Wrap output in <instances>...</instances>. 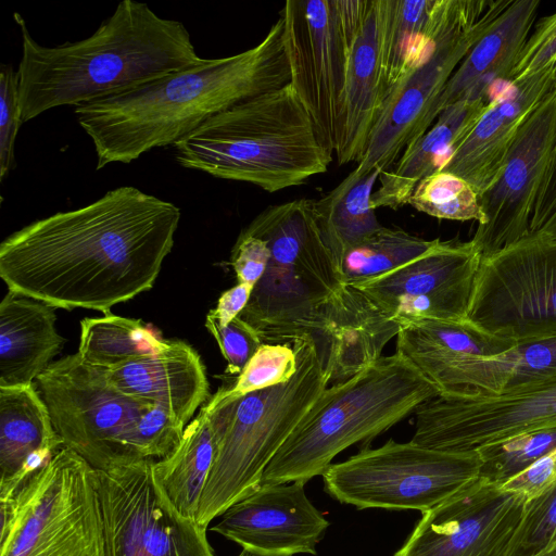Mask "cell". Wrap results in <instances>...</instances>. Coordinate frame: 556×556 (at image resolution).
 I'll return each instance as SVG.
<instances>
[{
  "label": "cell",
  "mask_w": 556,
  "mask_h": 556,
  "mask_svg": "<svg viewBox=\"0 0 556 556\" xmlns=\"http://www.w3.org/2000/svg\"><path fill=\"white\" fill-rule=\"evenodd\" d=\"M167 340L157 338L140 319L106 313L80 321L78 353L87 363L114 368L159 353Z\"/></svg>",
  "instance_id": "33"
},
{
  "label": "cell",
  "mask_w": 556,
  "mask_h": 556,
  "mask_svg": "<svg viewBox=\"0 0 556 556\" xmlns=\"http://www.w3.org/2000/svg\"><path fill=\"white\" fill-rule=\"evenodd\" d=\"M291 81L282 15L255 47L75 106L97 169L174 146L213 115Z\"/></svg>",
  "instance_id": "2"
},
{
  "label": "cell",
  "mask_w": 556,
  "mask_h": 556,
  "mask_svg": "<svg viewBox=\"0 0 556 556\" xmlns=\"http://www.w3.org/2000/svg\"><path fill=\"white\" fill-rule=\"evenodd\" d=\"M291 85L317 137L336 153L343 114L348 45L336 0H288L280 11Z\"/></svg>",
  "instance_id": "15"
},
{
  "label": "cell",
  "mask_w": 556,
  "mask_h": 556,
  "mask_svg": "<svg viewBox=\"0 0 556 556\" xmlns=\"http://www.w3.org/2000/svg\"><path fill=\"white\" fill-rule=\"evenodd\" d=\"M295 481L261 484L231 505L212 530L255 556L316 554L328 520Z\"/></svg>",
  "instance_id": "19"
},
{
  "label": "cell",
  "mask_w": 556,
  "mask_h": 556,
  "mask_svg": "<svg viewBox=\"0 0 556 556\" xmlns=\"http://www.w3.org/2000/svg\"><path fill=\"white\" fill-rule=\"evenodd\" d=\"M556 483V447L521 473L501 485L504 490L522 493L530 501Z\"/></svg>",
  "instance_id": "43"
},
{
  "label": "cell",
  "mask_w": 556,
  "mask_h": 556,
  "mask_svg": "<svg viewBox=\"0 0 556 556\" xmlns=\"http://www.w3.org/2000/svg\"><path fill=\"white\" fill-rule=\"evenodd\" d=\"M410 442L470 453L511 438L556 427V386L520 394L442 391L416 410Z\"/></svg>",
  "instance_id": "14"
},
{
  "label": "cell",
  "mask_w": 556,
  "mask_h": 556,
  "mask_svg": "<svg viewBox=\"0 0 556 556\" xmlns=\"http://www.w3.org/2000/svg\"><path fill=\"white\" fill-rule=\"evenodd\" d=\"M55 307L8 291L0 304V387L35 383L65 339L55 329Z\"/></svg>",
  "instance_id": "28"
},
{
  "label": "cell",
  "mask_w": 556,
  "mask_h": 556,
  "mask_svg": "<svg viewBox=\"0 0 556 556\" xmlns=\"http://www.w3.org/2000/svg\"><path fill=\"white\" fill-rule=\"evenodd\" d=\"M540 4V0H510L450 77L428 113L427 130L446 108L459 101L490 98L494 85L508 84Z\"/></svg>",
  "instance_id": "22"
},
{
  "label": "cell",
  "mask_w": 556,
  "mask_h": 556,
  "mask_svg": "<svg viewBox=\"0 0 556 556\" xmlns=\"http://www.w3.org/2000/svg\"><path fill=\"white\" fill-rule=\"evenodd\" d=\"M481 255L472 241H440L429 253L353 287L401 326L467 320Z\"/></svg>",
  "instance_id": "17"
},
{
  "label": "cell",
  "mask_w": 556,
  "mask_h": 556,
  "mask_svg": "<svg viewBox=\"0 0 556 556\" xmlns=\"http://www.w3.org/2000/svg\"><path fill=\"white\" fill-rule=\"evenodd\" d=\"M528 503L522 493L479 478L424 513L393 556H508Z\"/></svg>",
  "instance_id": "16"
},
{
  "label": "cell",
  "mask_w": 556,
  "mask_h": 556,
  "mask_svg": "<svg viewBox=\"0 0 556 556\" xmlns=\"http://www.w3.org/2000/svg\"><path fill=\"white\" fill-rule=\"evenodd\" d=\"M173 148L185 168L267 192L299 186L332 161L291 83L213 115Z\"/></svg>",
  "instance_id": "4"
},
{
  "label": "cell",
  "mask_w": 556,
  "mask_h": 556,
  "mask_svg": "<svg viewBox=\"0 0 556 556\" xmlns=\"http://www.w3.org/2000/svg\"><path fill=\"white\" fill-rule=\"evenodd\" d=\"M556 211V140L548 165L539 187L530 220V233L535 235Z\"/></svg>",
  "instance_id": "44"
},
{
  "label": "cell",
  "mask_w": 556,
  "mask_h": 556,
  "mask_svg": "<svg viewBox=\"0 0 556 556\" xmlns=\"http://www.w3.org/2000/svg\"><path fill=\"white\" fill-rule=\"evenodd\" d=\"M125 393L166 409L187 426L210 400V383L199 353L181 340H167L156 354L109 369Z\"/></svg>",
  "instance_id": "25"
},
{
  "label": "cell",
  "mask_w": 556,
  "mask_h": 556,
  "mask_svg": "<svg viewBox=\"0 0 556 556\" xmlns=\"http://www.w3.org/2000/svg\"><path fill=\"white\" fill-rule=\"evenodd\" d=\"M22 35L17 67L22 122L63 105H80L199 65L191 36L147 3L121 1L86 39L45 47L14 13Z\"/></svg>",
  "instance_id": "3"
},
{
  "label": "cell",
  "mask_w": 556,
  "mask_h": 556,
  "mask_svg": "<svg viewBox=\"0 0 556 556\" xmlns=\"http://www.w3.org/2000/svg\"><path fill=\"white\" fill-rule=\"evenodd\" d=\"M35 384L64 446L93 469L141 462L136 429L155 404L123 392L109 368L87 363L77 352L51 363Z\"/></svg>",
  "instance_id": "10"
},
{
  "label": "cell",
  "mask_w": 556,
  "mask_h": 556,
  "mask_svg": "<svg viewBox=\"0 0 556 556\" xmlns=\"http://www.w3.org/2000/svg\"><path fill=\"white\" fill-rule=\"evenodd\" d=\"M467 319L514 344L556 336V240L528 236L481 258Z\"/></svg>",
  "instance_id": "12"
},
{
  "label": "cell",
  "mask_w": 556,
  "mask_h": 556,
  "mask_svg": "<svg viewBox=\"0 0 556 556\" xmlns=\"http://www.w3.org/2000/svg\"><path fill=\"white\" fill-rule=\"evenodd\" d=\"M509 2L434 0L428 49L389 91L354 168L358 174L389 169L407 146L427 131L428 113L450 77Z\"/></svg>",
  "instance_id": "9"
},
{
  "label": "cell",
  "mask_w": 556,
  "mask_h": 556,
  "mask_svg": "<svg viewBox=\"0 0 556 556\" xmlns=\"http://www.w3.org/2000/svg\"><path fill=\"white\" fill-rule=\"evenodd\" d=\"M205 327L217 342L227 362L225 372L230 376H238L263 343L258 333L239 316L224 326L210 311Z\"/></svg>",
  "instance_id": "39"
},
{
  "label": "cell",
  "mask_w": 556,
  "mask_h": 556,
  "mask_svg": "<svg viewBox=\"0 0 556 556\" xmlns=\"http://www.w3.org/2000/svg\"><path fill=\"white\" fill-rule=\"evenodd\" d=\"M216 455L204 405L186 426L178 447L154 460L155 478L173 505L197 520L200 500Z\"/></svg>",
  "instance_id": "31"
},
{
  "label": "cell",
  "mask_w": 556,
  "mask_h": 556,
  "mask_svg": "<svg viewBox=\"0 0 556 556\" xmlns=\"http://www.w3.org/2000/svg\"><path fill=\"white\" fill-rule=\"evenodd\" d=\"M238 556H255V555H252L250 553L242 551Z\"/></svg>",
  "instance_id": "48"
},
{
  "label": "cell",
  "mask_w": 556,
  "mask_h": 556,
  "mask_svg": "<svg viewBox=\"0 0 556 556\" xmlns=\"http://www.w3.org/2000/svg\"><path fill=\"white\" fill-rule=\"evenodd\" d=\"M533 236H541L547 239L556 240V211L543 225V227Z\"/></svg>",
  "instance_id": "46"
},
{
  "label": "cell",
  "mask_w": 556,
  "mask_h": 556,
  "mask_svg": "<svg viewBox=\"0 0 556 556\" xmlns=\"http://www.w3.org/2000/svg\"><path fill=\"white\" fill-rule=\"evenodd\" d=\"M481 466L478 452H445L391 439L331 464L321 477L325 491L342 504L424 514L476 482Z\"/></svg>",
  "instance_id": "11"
},
{
  "label": "cell",
  "mask_w": 556,
  "mask_h": 556,
  "mask_svg": "<svg viewBox=\"0 0 556 556\" xmlns=\"http://www.w3.org/2000/svg\"><path fill=\"white\" fill-rule=\"evenodd\" d=\"M180 217L172 202L118 187L7 237L0 277L9 291L55 308L106 314L153 287Z\"/></svg>",
  "instance_id": "1"
},
{
  "label": "cell",
  "mask_w": 556,
  "mask_h": 556,
  "mask_svg": "<svg viewBox=\"0 0 556 556\" xmlns=\"http://www.w3.org/2000/svg\"><path fill=\"white\" fill-rule=\"evenodd\" d=\"M400 329L362 291L343 285L318 309L308 333L336 384L372 366Z\"/></svg>",
  "instance_id": "21"
},
{
  "label": "cell",
  "mask_w": 556,
  "mask_h": 556,
  "mask_svg": "<svg viewBox=\"0 0 556 556\" xmlns=\"http://www.w3.org/2000/svg\"><path fill=\"white\" fill-rule=\"evenodd\" d=\"M381 170L353 169L337 187L314 201L321 235L341 275L345 253L382 226L371 205L372 188Z\"/></svg>",
  "instance_id": "29"
},
{
  "label": "cell",
  "mask_w": 556,
  "mask_h": 556,
  "mask_svg": "<svg viewBox=\"0 0 556 556\" xmlns=\"http://www.w3.org/2000/svg\"><path fill=\"white\" fill-rule=\"evenodd\" d=\"M291 342L296 371L287 382L240 397L220 387L204 404L216 445L197 515L204 528L261 485L267 465L329 384L313 336Z\"/></svg>",
  "instance_id": "5"
},
{
  "label": "cell",
  "mask_w": 556,
  "mask_h": 556,
  "mask_svg": "<svg viewBox=\"0 0 556 556\" xmlns=\"http://www.w3.org/2000/svg\"><path fill=\"white\" fill-rule=\"evenodd\" d=\"M0 504V556H106L96 469L65 446Z\"/></svg>",
  "instance_id": "8"
},
{
  "label": "cell",
  "mask_w": 556,
  "mask_h": 556,
  "mask_svg": "<svg viewBox=\"0 0 556 556\" xmlns=\"http://www.w3.org/2000/svg\"><path fill=\"white\" fill-rule=\"evenodd\" d=\"M63 447L35 383L0 387V500L13 497Z\"/></svg>",
  "instance_id": "24"
},
{
  "label": "cell",
  "mask_w": 556,
  "mask_h": 556,
  "mask_svg": "<svg viewBox=\"0 0 556 556\" xmlns=\"http://www.w3.org/2000/svg\"><path fill=\"white\" fill-rule=\"evenodd\" d=\"M296 371V355L292 342L262 343L229 388L223 386L229 397L287 382Z\"/></svg>",
  "instance_id": "37"
},
{
  "label": "cell",
  "mask_w": 556,
  "mask_h": 556,
  "mask_svg": "<svg viewBox=\"0 0 556 556\" xmlns=\"http://www.w3.org/2000/svg\"><path fill=\"white\" fill-rule=\"evenodd\" d=\"M22 122L17 71L2 64L0 73V179L14 167L15 141Z\"/></svg>",
  "instance_id": "40"
},
{
  "label": "cell",
  "mask_w": 556,
  "mask_h": 556,
  "mask_svg": "<svg viewBox=\"0 0 556 556\" xmlns=\"http://www.w3.org/2000/svg\"><path fill=\"white\" fill-rule=\"evenodd\" d=\"M270 258L266 242L241 231L231 251V265L238 283L255 286L264 275Z\"/></svg>",
  "instance_id": "42"
},
{
  "label": "cell",
  "mask_w": 556,
  "mask_h": 556,
  "mask_svg": "<svg viewBox=\"0 0 556 556\" xmlns=\"http://www.w3.org/2000/svg\"><path fill=\"white\" fill-rule=\"evenodd\" d=\"M556 447V427L525 433L478 451L479 478L502 485Z\"/></svg>",
  "instance_id": "36"
},
{
  "label": "cell",
  "mask_w": 556,
  "mask_h": 556,
  "mask_svg": "<svg viewBox=\"0 0 556 556\" xmlns=\"http://www.w3.org/2000/svg\"><path fill=\"white\" fill-rule=\"evenodd\" d=\"M387 96L381 63L380 0H370L348 46L343 114L336 150L339 164L359 162Z\"/></svg>",
  "instance_id": "23"
},
{
  "label": "cell",
  "mask_w": 556,
  "mask_h": 556,
  "mask_svg": "<svg viewBox=\"0 0 556 556\" xmlns=\"http://www.w3.org/2000/svg\"><path fill=\"white\" fill-rule=\"evenodd\" d=\"M555 84V66L508 83L439 170L459 176L483 193L500 176L525 119Z\"/></svg>",
  "instance_id": "20"
},
{
  "label": "cell",
  "mask_w": 556,
  "mask_h": 556,
  "mask_svg": "<svg viewBox=\"0 0 556 556\" xmlns=\"http://www.w3.org/2000/svg\"><path fill=\"white\" fill-rule=\"evenodd\" d=\"M556 547V483L528 503L508 556H540Z\"/></svg>",
  "instance_id": "38"
},
{
  "label": "cell",
  "mask_w": 556,
  "mask_h": 556,
  "mask_svg": "<svg viewBox=\"0 0 556 556\" xmlns=\"http://www.w3.org/2000/svg\"><path fill=\"white\" fill-rule=\"evenodd\" d=\"M442 391L520 394L556 386V336L493 356L458 357L429 377Z\"/></svg>",
  "instance_id": "26"
},
{
  "label": "cell",
  "mask_w": 556,
  "mask_h": 556,
  "mask_svg": "<svg viewBox=\"0 0 556 556\" xmlns=\"http://www.w3.org/2000/svg\"><path fill=\"white\" fill-rule=\"evenodd\" d=\"M408 204L439 219L484 220L479 194L463 178L438 170L422 178L415 187Z\"/></svg>",
  "instance_id": "35"
},
{
  "label": "cell",
  "mask_w": 556,
  "mask_h": 556,
  "mask_svg": "<svg viewBox=\"0 0 556 556\" xmlns=\"http://www.w3.org/2000/svg\"><path fill=\"white\" fill-rule=\"evenodd\" d=\"M540 556H556V547L549 549L548 552H545L544 554Z\"/></svg>",
  "instance_id": "47"
},
{
  "label": "cell",
  "mask_w": 556,
  "mask_h": 556,
  "mask_svg": "<svg viewBox=\"0 0 556 556\" xmlns=\"http://www.w3.org/2000/svg\"><path fill=\"white\" fill-rule=\"evenodd\" d=\"M243 231L264 240L270 258L239 317L264 343L290 342L309 332L318 309L343 286L314 201L269 205Z\"/></svg>",
  "instance_id": "7"
},
{
  "label": "cell",
  "mask_w": 556,
  "mask_h": 556,
  "mask_svg": "<svg viewBox=\"0 0 556 556\" xmlns=\"http://www.w3.org/2000/svg\"><path fill=\"white\" fill-rule=\"evenodd\" d=\"M556 140V84L530 112L500 176L479 195L484 220L471 239L481 258L530 233L534 201Z\"/></svg>",
  "instance_id": "18"
},
{
  "label": "cell",
  "mask_w": 556,
  "mask_h": 556,
  "mask_svg": "<svg viewBox=\"0 0 556 556\" xmlns=\"http://www.w3.org/2000/svg\"><path fill=\"white\" fill-rule=\"evenodd\" d=\"M153 466L96 470L106 556H214L206 528L173 505Z\"/></svg>",
  "instance_id": "13"
},
{
  "label": "cell",
  "mask_w": 556,
  "mask_h": 556,
  "mask_svg": "<svg viewBox=\"0 0 556 556\" xmlns=\"http://www.w3.org/2000/svg\"><path fill=\"white\" fill-rule=\"evenodd\" d=\"M396 338V353L427 378L458 357L493 356L516 345L483 333L468 319L414 321L401 326Z\"/></svg>",
  "instance_id": "30"
},
{
  "label": "cell",
  "mask_w": 556,
  "mask_h": 556,
  "mask_svg": "<svg viewBox=\"0 0 556 556\" xmlns=\"http://www.w3.org/2000/svg\"><path fill=\"white\" fill-rule=\"evenodd\" d=\"M440 241L382 226L345 253L341 267L342 282L354 286L387 274L429 253Z\"/></svg>",
  "instance_id": "34"
},
{
  "label": "cell",
  "mask_w": 556,
  "mask_h": 556,
  "mask_svg": "<svg viewBox=\"0 0 556 556\" xmlns=\"http://www.w3.org/2000/svg\"><path fill=\"white\" fill-rule=\"evenodd\" d=\"M549 66L556 68V11L536 24L521 49L508 83Z\"/></svg>",
  "instance_id": "41"
},
{
  "label": "cell",
  "mask_w": 556,
  "mask_h": 556,
  "mask_svg": "<svg viewBox=\"0 0 556 556\" xmlns=\"http://www.w3.org/2000/svg\"><path fill=\"white\" fill-rule=\"evenodd\" d=\"M253 288L248 283H237L222 293L216 307L211 309L222 325H228L242 313L250 301Z\"/></svg>",
  "instance_id": "45"
},
{
  "label": "cell",
  "mask_w": 556,
  "mask_h": 556,
  "mask_svg": "<svg viewBox=\"0 0 556 556\" xmlns=\"http://www.w3.org/2000/svg\"><path fill=\"white\" fill-rule=\"evenodd\" d=\"M434 0H380L381 63L389 91L429 46Z\"/></svg>",
  "instance_id": "32"
},
{
  "label": "cell",
  "mask_w": 556,
  "mask_h": 556,
  "mask_svg": "<svg viewBox=\"0 0 556 556\" xmlns=\"http://www.w3.org/2000/svg\"><path fill=\"white\" fill-rule=\"evenodd\" d=\"M441 389L399 353L381 356L350 379L327 387L265 468L261 484L321 476L355 443H368Z\"/></svg>",
  "instance_id": "6"
},
{
  "label": "cell",
  "mask_w": 556,
  "mask_h": 556,
  "mask_svg": "<svg viewBox=\"0 0 556 556\" xmlns=\"http://www.w3.org/2000/svg\"><path fill=\"white\" fill-rule=\"evenodd\" d=\"M492 100L459 101L443 110L434 125L407 146L394 165L381 172L380 186L371 195L372 207L397 210L407 204L417 184L440 169L466 139Z\"/></svg>",
  "instance_id": "27"
}]
</instances>
